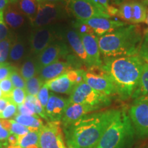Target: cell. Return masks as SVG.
<instances>
[{
	"label": "cell",
	"mask_w": 148,
	"mask_h": 148,
	"mask_svg": "<svg viewBox=\"0 0 148 148\" xmlns=\"http://www.w3.org/2000/svg\"><path fill=\"white\" fill-rule=\"evenodd\" d=\"M9 3H16L18 0H8Z\"/></svg>",
	"instance_id": "cell-51"
},
{
	"label": "cell",
	"mask_w": 148,
	"mask_h": 148,
	"mask_svg": "<svg viewBox=\"0 0 148 148\" xmlns=\"http://www.w3.org/2000/svg\"><path fill=\"white\" fill-rule=\"evenodd\" d=\"M66 38L75 56H77L82 63L87 66L88 69L91 67L78 32L72 29H68L66 32Z\"/></svg>",
	"instance_id": "cell-19"
},
{
	"label": "cell",
	"mask_w": 148,
	"mask_h": 148,
	"mask_svg": "<svg viewBox=\"0 0 148 148\" xmlns=\"http://www.w3.org/2000/svg\"><path fill=\"white\" fill-rule=\"evenodd\" d=\"M66 12L71 13L77 21H82L93 17L110 18L108 12L101 10L92 2L91 0H64Z\"/></svg>",
	"instance_id": "cell-6"
},
{
	"label": "cell",
	"mask_w": 148,
	"mask_h": 148,
	"mask_svg": "<svg viewBox=\"0 0 148 148\" xmlns=\"http://www.w3.org/2000/svg\"><path fill=\"white\" fill-rule=\"evenodd\" d=\"M0 88L3 92V97L8 98L10 97L11 92L14 89V86L11 82L10 77H7L0 81Z\"/></svg>",
	"instance_id": "cell-33"
},
{
	"label": "cell",
	"mask_w": 148,
	"mask_h": 148,
	"mask_svg": "<svg viewBox=\"0 0 148 148\" xmlns=\"http://www.w3.org/2000/svg\"><path fill=\"white\" fill-rule=\"evenodd\" d=\"M69 148H75V147H71V146H69Z\"/></svg>",
	"instance_id": "cell-55"
},
{
	"label": "cell",
	"mask_w": 148,
	"mask_h": 148,
	"mask_svg": "<svg viewBox=\"0 0 148 148\" xmlns=\"http://www.w3.org/2000/svg\"><path fill=\"white\" fill-rule=\"evenodd\" d=\"M11 127H10V134H14L18 136L26 134L29 132L28 127L24 126L20 123L16 122L14 120H10Z\"/></svg>",
	"instance_id": "cell-34"
},
{
	"label": "cell",
	"mask_w": 148,
	"mask_h": 148,
	"mask_svg": "<svg viewBox=\"0 0 148 148\" xmlns=\"http://www.w3.org/2000/svg\"><path fill=\"white\" fill-rule=\"evenodd\" d=\"M18 112L20 114H24V115H34V114H35L34 112H33L32 110L27 108L24 105V103L18 106Z\"/></svg>",
	"instance_id": "cell-39"
},
{
	"label": "cell",
	"mask_w": 148,
	"mask_h": 148,
	"mask_svg": "<svg viewBox=\"0 0 148 148\" xmlns=\"http://www.w3.org/2000/svg\"><path fill=\"white\" fill-rule=\"evenodd\" d=\"M14 121L24 126L28 127L29 132L38 131L43 126L41 119L37 114L34 115H24V114H16L14 116Z\"/></svg>",
	"instance_id": "cell-22"
},
{
	"label": "cell",
	"mask_w": 148,
	"mask_h": 148,
	"mask_svg": "<svg viewBox=\"0 0 148 148\" xmlns=\"http://www.w3.org/2000/svg\"><path fill=\"white\" fill-rule=\"evenodd\" d=\"M13 40L12 36H9L8 38L0 42V64L7 62Z\"/></svg>",
	"instance_id": "cell-29"
},
{
	"label": "cell",
	"mask_w": 148,
	"mask_h": 148,
	"mask_svg": "<svg viewBox=\"0 0 148 148\" xmlns=\"http://www.w3.org/2000/svg\"><path fill=\"white\" fill-rule=\"evenodd\" d=\"M123 1V0H115V1H118V2H120V1ZM127 1H128V0H127Z\"/></svg>",
	"instance_id": "cell-54"
},
{
	"label": "cell",
	"mask_w": 148,
	"mask_h": 148,
	"mask_svg": "<svg viewBox=\"0 0 148 148\" xmlns=\"http://www.w3.org/2000/svg\"><path fill=\"white\" fill-rule=\"evenodd\" d=\"M0 122H1V126H2L3 128H5V130H7L10 132V127H11L10 120H6V119L1 120Z\"/></svg>",
	"instance_id": "cell-43"
},
{
	"label": "cell",
	"mask_w": 148,
	"mask_h": 148,
	"mask_svg": "<svg viewBox=\"0 0 148 148\" xmlns=\"http://www.w3.org/2000/svg\"><path fill=\"white\" fill-rule=\"evenodd\" d=\"M26 148H40V145H32L28 146V147H27Z\"/></svg>",
	"instance_id": "cell-49"
},
{
	"label": "cell",
	"mask_w": 148,
	"mask_h": 148,
	"mask_svg": "<svg viewBox=\"0 0 148 148\" xmlns=\"http://www.w3.org/2000/svg\"><path fill=\"white\" fill-rule=\"evenodd\" d=\"M145 22H146V23H147V25H148V11H147V17H146V21H145Z\"/></svg>",
	"instance_id": "cell-53"
},
{
	"label": "cell",
	"mask_w": 148,
	"mask_h": 148,
	"mask_svg": "<svg viewBox=\"0 0 148 148\" xmlns=\"http://www.w3.org/2000/svg\"><path fill=\"white\" fill-rule=\"evenodd\" d=\"M3 97V92L1 91V88H0V98H2Z\"/></svg>",
	"instance_id": "cell-52"
},
{
	"label": "cell",
	"mask_w": 148,
	"mask_h": 148,
	"mask_svg": "<svg viewBox=\"0 0 148 148\" xmlns=\"http://www.w3.org/2000/svg\"><path fill=\"white\" fill-rule=\"evenodd\" d=\"M138 55L143 59L145 63H148V29L144 32L143 42Z\"/></svg>",
	"instance_id": "cell-32"
},
{
	"label": "cell",
	"mask_w": 148,
	"mask_h": 148,
	"mask_svg": "<svg viewBox=\"0 0 148 148\" xmlns=\"http://www.w3.org/2000/svg\"><path fill=\"white\" fill-rule=\"evenodd\" d=\"M8 144V142H3L0 140V148H4Z\"/></svg>",
	"instance_id": "cell-48"
},
{
	"label": "cell",
	"mask_w": 148,
	"mask_h": 148,
	"mask_svg": "<svg viewBox=\"0 0 148 148\" xmlns=\"http://www.w3.org/2000/svg\"><path fill=\"white\" fill-rule=\"evenodd\" d=\"M9 36V30L3 18V11L0 12V42Z\"/></svg>",
	"instance_id": "cell-37"
},
{
	"label": "cell",
	"mask_w": 148,
	"mask_h": 148,
	"mask_svg": "<svg viewBox=\"0 0 148 148\" xmlns=\"http://www.w3.org/2000/svg\"><path fill=\"white\" fill-rule=\"evenodd\" d=\"M55 38L56 32L51 25L35 28L29 36L31 53L34 56H38L46 47L53 43Z\"/></svg>",
	"instance_id": "cell-11"
},
{
	"label": "cell",
	"mask_w": 148,
	"mask_h": 148,
	"mask_svg": "<svg viewBox=\"0 0 148 148\" xmlns=\"http://www.w3.org/2000/svg\"><path fill=\"white\" fill-rule=\"evenodd\" d=\"M84 82L94 90L108 97L117 95L113 83L101 66H92L85 70Z\"/></svg>",
	"instance_id": "cell-7"
},
{
	"label": "cell",
	"mask_w": 148,
	"mask_h": 148,
	"mask_svg": "<svg viewBox=\"0 0 148 148\" xmlns=\"http://www.w3.org/2000/svg\"><path fill=\"white\" fill-rule=\"evenodd\" d=\"M99 1V3L102 5V6L106 9V10L108 12V13L109 14V11L110 10L111 5H109V3H108V0H97Z\"/></svg>",
	"instance_id": "cell-44"
},
{
	"label": "cell",
	"mask_w": 148,
	"mask_h": 148,
	"mask_svg": "<svg viewBox=\"0 0 148 148\" xmlns=\"http://www.w3.org/2000/svg\"><path fill=\"white\" fill-rule=\"evenodd\" d=\"M146 95H148V63H144L143 64L139 82L132 97L135 99Z\"/></svg>",
	"instance_id": "cell-25"
},
{
	"label": "cell",
	"mask_w": 148,
	"mask_h": 148,
	"mask_svg": "<svg viewBox=\"0 0 148 148\" xmlns=\"http://www.w3.org/2000/svg\"><path fill=\"white\" fill-rule=\"evenodd\" d=\"M71 103H80L100 109L110 106L111 97L92 88L83 81L77 84L70 94Z\"/></svg>",
	"instance_id": "cell-5"
},
{
	"label": "cell",
	"mask_w": 148,
	"mask_h": 148,
	"mask_svg": "<svg viewBox=\"0 0 148 148\" xmlns=\"http://www.w3.org/2000/svg\"><path fill=\"white\" fill-rule=\"evenodd\" d=\"M18 135L11 134L8 138V143L10 145H18Z\"/></svg>",
	"instance_id": "cell-42"
},
{
	"label": "cell",
	"mask_w": 148,
	"mask_h": 148,
	"mask_svg": "<svg viewBox=\"0 0 148 148\" xmlns=\"http://www.w3.org/2000/svg\"><path fill=\"white\" fill-rule=\"evenodd\" d=\"M144 33L139 25H125L98 37L101 54L105 58L138 55Z\"/></svg>",
	"instance_id": "cell-3"
},
{
	"label": "cell",
	"mask_w": 148,
	"mask_h": 148,
	"mask_svg": "<svg viewBox=\"0 0 148 148\" xmlns=\"http://www.w3.org/2000/svg\"><path fill=\"white\" fill-rule=\"evenodd\" d=\"M134 127L125 111L119 112L94 148H122L132 137Z\"/></svg>",
	"instance_id": "cell-4"
},
{
	"label": "cell",
	"mask_w": 148,
	"mask_h": 148,
	"mask_svg": "<svg viewBox=\"0 0 148 148\" xmlns=\"http://www.w3.org/2000/svg\"><path fill=\"white\" fill-rule=\"evenodd\" d=\"M0 125H1V122H0Z\"/></svg>",
	"instance_id": "cell-57"
},
{
	"label": "cell",
	"mask_w": 148,
	"mask_h": 148,
	"mask_svg": "<svg viewBox=\"0 0 148 148\" xmlns=\"http://www.w3.org/2000/svg\"><path fill=\"white\" fill-rule=\"evenodd\" d=\"M10 79L13 84L14 87L19 88H25V80L22 77L19 71L16 69L11 73L10 75Z\"/></svg>",
	"instance_id": "cell-31"
},
{
	"label": "cell",
	"mask_w": 148,
	"mask_h": 148,
	"mask_svg": "<svg viewBox=\"0 0 148 148\" xmlns=\"http://www.w3.org/2000/svg\"><path fill=\"white\" fill-rule=\"evenodd\" d=\"M67 53V49L64 44L53 42L36 56V58L39 69L57 62L61 57L66 56Z\"/></svg>",
	"instance_id": "cell-14"
},
{
	"label": "cell",
	"mask_w": 148,
	"mask_h": 148,
	"mask_svg": "<svg viewBox=\"0 0 148 148\" xmlns=\"http://www.w3.org/2000/svg\"><path fill=\"white\" fill-rule=\"evenodd\" d=\"M26 97V91L25 89L19 88H14L12 92H11L10 96L8 99L11 103H13L15 105L19 106L23 104Z\"/></svg>",
	"instance_id": "cell-30"
},
{
	"label": "cell",
	"mask_w": 148,
	"mask_h": 148,
	"mask_svg": "<svg viewBox=\"0 0 148 148\" xmlns=\"http://www.w3.org/2000/svg\"><path fill=\"white\" fill-rule=\"evenodd\" d=\"M43 81L40 78L39 76H35L29 79L25 82V91L27 95L37 96L38 92L43 84Z\"/></svg>",
	"instance_id": "cell-28"
},
{
	"label": "cell",
	"mask_w": 148,
	"mask_h": 148,
	"mask_svg": "<svg viewBox=\"0 0 148 148\" xmlns=\"http://www.w3.org/2000/svg\"><path fill=\"white\" fill-rule=\"evenodd\" d=\"M40 131L29 132L26 134L18 136V145L21 148H26L32 145H39Z\"/></svg>",
	"instance_id": "cell-27"
},
{
	"label": "cell",
	"mask_w": 148,
	"mask_h": 148,
	"mask_svg": "<svg viewBox=\"0 0 148 148\" xmlns=\"http://www.w3.org/2000/svg\"><path fill=\"white\" fill-rule=\"evenodd\" d=\"M119 111L110 109L89 113L65 127L68 145L75 148H94Z\"/></svg>",
	"instance_id": "cell-1"
},
{
	"label": "cell",
	"mask_w": 148,
	"mask_h": 148,
	"mask_svg": "<svg viewBox=\"0 0 148 148\" xmlns=\"http://www.w3.org/2000/svg\"><path fill=\"white\" fill-rule=\"evenodd\" d=\"M40 1L41 0H18L16 4L31 23L36 17Z\"/></svg>",
	"instance_id": "cell-23"
},
{
	"label": "cell",
	"mask_w": 148,
	"mask_h": 148,
	"mask_svg": "<svg viewBox=\"0 0 148 148\" xmlns=\"http://www.w3.org/2000/svg\"><path fill=\"white\" fill-rule=\"evenodd\" d=\"M144 63L139 56L134 55L104 58L101 68L113 83L118 97L125 100L137 87Z\"/></svg>",
	"instance_id": "cell-2"
},
{
	"label": "cell",
	"mask_w": 148,
	"mask_h": 148,
	"mask_svg": "<svg viewBox=\"0 0 148 148\" xmlns=\"http://www.w3.org/2000/svg\"><path fill=\"white\" fill-rule=\"evenodd\" d=\"M11 102L8 98H0V117H1V114L3 112V111L5 110V108Z\"/></svg>",
	"instance_id": "cell-41"
},
{
	"label": "cell",
	"mask_w": 148,
	"mask_h": 148,
	"mask_svg": "<svg viewBox=\"0 0 148 148\" xmlns=\"http://www.w3.org/2000/svg\"><path fill=\"white\" fill-rule=\"evenodd\" d=\"M3 18L7 25L11 28L16 29L23 25L25 16L16 3H10L3 10Z\"/></svg>",
	"instance_id": "cell-21"
},
{
	"label": "cell",
	"mask_w": 148,
	"mask_h": 148,
	"mask_svg": "<svg viewBox=\"0 0 148 148\" xmlns=\"http://www.w3.org/2000/svg\"><path fill=\"white\" fill-rule=\"evenodd\" d=\"M9 4L8 0H0V12L3 11Z\"/></svg>",
	"instance_id": "cell-46"
},
{
	"label": "cell",
	"mask_w": 148,
	"mask_h": 148,
	"mask_svg": "<svg viewBox=\"0 0 148 148\" xmlns=\"http://www.w3.org/2000/svg\"><path fill=\"white\" fill-rule=\"evenodd\" d=\"M16 69V66L11 65L8 62L3 63L0 66V81L10 77L11 73Z\"/></svg>",
	"instance_id": "cell-36"
},
{
	"label": "cell",
	"mask_w": 148,
	"mask_h": 148,
	"mask_svg": "<svg viewBox=\"0 0 148 148\" xmlns=\"http://www.w3.org/2000/svg\"><path fill=\"white\" fill-rule=\"evenodd\" d=\"M16 112H17L16 105L13 103H10L1 113L0 119H9V118L16 115L17 114Z\"/></svg>",
	"instance_id": "cell-38"
},
{
	"label": "cell",
	"mask_w": 148,
	"mask_h": 148,
	"mask_svg": "<svg viewBox=\"0 0 148 148\" xmlns=\"http://www.w3.org/2000/svg\"><path fill=\"white\" fill-rule=\"evenodd\" d=\"M75 64L69 61H57L52 64L42 67L38 73V76L43 81L47 82L48 81L60 76L66 72L72 69H76Z\"/></svg>",
	"instance_id": "cell-18"
},
{
	"label": "cell",
	"mask_w": 148,
	"mask_h": 148,
	"mask_svg": "<svg viewBox=\"0 0 148 148\" xmlns=\"http://www.w3.org/2000/svg\"><path fill=\"white\" fill-rule=\"evenodd\" d=\"M9 135H10V132L0 125V140L5 142V140L8 139Z\"/></svg>",
	"instance_id": "cell-40"
},
{
	"label": "cell",
	"mask_w": 148,
	"mask_h": 148,
	"mask_svg": "<svg viewBox=\"0 0 148 148\" xmlns=\"http://www.w3.org/2000/svg\"><path fill=\"white\" fill-rule=\"evenodd\" d=\"M25 53V45L21 39H14L11 46L9 59L13 62H20L23 58Z\"/></svg>",
	"instance_id": "cell-26"
},
{
	"label": "cell",
	"mask_w": 148,
	"mask_h": 148,
	"mask_svg": "<svg viewBox=\"0 0 148 148\" xmlns=\"http://www.w3.org/2000/svg\"><path fill=\"white\" fill-rule=\"evenodd\" d=\"M6 148H21L18 145H10L9 147H7Z\"/></svg>",
	"instance_id": "cell-50"
},
{
	"label": "cell",
	"mask_w": 148,
	"mask_h": 148,
	"mask_svg": "<svg viewBox=\"0 0 148 148\" xmlns=\"http://www.w3.org/2000/svg\"><path fill=\"white\" fill-rule=\"evenodd\" d=\"M67 72L45 82L48 88L53 92L70 95L76 84L71 79Z\"/></svg>",
	"instance_id": "cell-20"
},
{
	"label": "cell",
	"mask_w": 148,
	"mask_h": 148,
	"mask_svg": "<svg viewBox=\"0 0 148 148\" xmlns=\"http://www.w3.org/2000/svg\"><path fill=\"white\" fill-rule=\"evenodd\" d=\"M134 103H148V95L136 98L134 99Z\"/></svg>",
	"instance_id": "cell-45"
},
{
	"label": "cell",
	"mask_w": 148,
	"mask_h": 148,
	"mask_svg": "<svg viewBox=\"0 0 148 148\" xmlns=\"http://www.w3.org/2000/svg\"><path fill=\"white\" fill-rule=\"evenodd\" d=\"M79 22L88 25L91 29L93 34L97 37L108 34L119 27L126 25L125 22L112 20L105 17H93Z\"/></svg>",
	"instance_id": "cell-13"
},
{
	"label": "cell",
	"mask_w": 148,
	"mask_h": 148,
	"mask_svg": "<svg viewBox=\"0 0 148 148\" xmlns=\"http://www.w3.org/2000/svg\"><path fill=\"white\" fill-rule=\"evenodd\" d=\"M36 97L38 98V101H40L42 108L45 109L49 98V88H48L47 85L45 84V83L43 84V86H42L41 88H40V90L38 92Z\"/></svg>",
	"instance_id": "cell-35"
},
{
	"label": "cell",
	"mask_w": 148,
	"mask_h": 148,
	"mask_svg": "<svg viewBox=\"0 0 148 148\" xmlns=\"http://www.w3.org/2000/svg\"><path fill=\"white\" fill-rule=\"evenodd\" d=\"M41 1L49 3H61L64 0H41Z\"/></svg>",
	"instance_id": "cell-47"
},
{
	"label": "cell",
	"mask_w": 148,
	"mask_h": 148,
	"mask_svg": "<svg viewBox=\"0 0 148 148\" xmlns=\"http://www.w3.org/2000/svg\"><path fill=\"white\" fill-rule=\"evenodd\" d=\"M60 123V121H49L40 129V148H66Z\"/></svg>",
	"instance_id": "cell-9"
},
{
	"label": "cell",
	"mask_w": 148,
	"mask_h": 148,
	"mask_svg": "<svg viewBox=\"0 0 148 148\" xmlns=\"http://www.w3.org/2000/svg\"><path fill=\"white\" fill-rule=\"evenodd\" d=\"M40 69L37 63L36 58H27L23 62L19 70L20 73L25 81L38 75Z\"/></svg>",
	"instance_id": "cell-24"
},
{
	"label": "cell",
	"mask_w": 148,
	"mask_h": 148,
	"mask_svg": "<svg viewBox=\"0 0 148 148\" xmlns=\"http://www.w3.org/2000/svg\"><path fill=\"white\" fill-rule=\"evenodd\" d=\"M99 110L95 107L80 103H71L66 109L62 118V123L64 128L70 126L86 114Z\"/></svg>",
	"instance_id": "cell-17"
},
{
	"label": "cell",
	"mask_w": 148,
	"mask_h": 148,
	"mask_svg": "<svg viewBox=\"0 0 148 148\" xmlns=\"http://www.w3.org/2000/svg\"><path fill=\"white\" fill-rule=\"evenodd\" d=\"M117 15L126 23L132 25L143 23L147 17L146 5L137 0L126 1L120 5Z\"/></svg>",
	"instance_id": "cell-10"
},
{
	"label": "cell",
	"mask_w": 148,
	"mask_h": 148,
	"mask_svg": "<svg viewBox=\"0 0 148 148\" xmlns=\"http://www.w3.org/2000/svg\"><path fill=\"white\" fill-rule=\"evenodd\" d=\"M66 12L64 4L61 3H49L40 1L38 10L31 25L34 28L47 26L48 25L60 19Z\"/></svg>",
	"instance_id": "cell-8"
},
{
	"label": "cell",
	"mask_w": 148,
	"mask_h": 148,
	"mask_svg": "<svg viewBox=\"0 0 148 148\" xmlns=\"http://www.w3.org/2000/svg\"><path fill=\"white\" fill-rule=\"evenodd\" d=\"M69 104V99H65L51 93L45 108V112L48 121H60Z\"/></svg>",
	"instance_id": "cell-16"
},
{
	"label": "cell",
	"mask_w": 148,
	"mask_h": 148,
	"mask_svg": "<svg viewBox=\"0 0 148 148\" xmlns=\"http://www.w3.org/2000/svg\"><path fill=\"white\" fill-rule=\"evenodd\" d=\"M78 34L88 56L91 67L101 66L103 62L101 59V53L98 44V37L92 33L78 32Z\"/></svg>",
	"instance_id": "cell-15"
},
{
	"label": "cell",
	"mask_w": 148,
	"mask_h": 148,
	"mask_svg": "<svg viewBox=\"0 0 148 148\" xmlns=\"http://www.w3.org/2000/svg\"><path fill=\"white\" fill-rule=\"evenodd\" d=\"M128 115L136 133L140 136H148V103H134Z\"/></svg>",
	"instance_id": "cell-12"
},
{
	"label": "cell",
	"mask_w": 148,
	"mask_h": 148,
	"mask_svg": "<svg viewBox=\"0 0 148 148\" xmlns=\"http://www.w3.org/2000/svg\"><path fill=\"white\" fill-rule=\"evenodd\" d=\"M1 64H0V66H1Z\"/></svg>",
	"instance_id": "cell-56"
}]
</instances>
